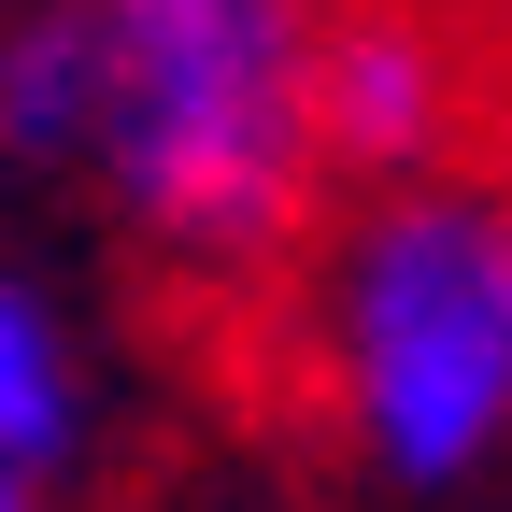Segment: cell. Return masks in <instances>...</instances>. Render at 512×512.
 Masks as SVG:
<instances>
[{"label":"cell","instance_id":"7a4b0ae2","mask_svg":"<svg viewBox=\"0 0 512 512\" xmlns=\"http://www.w3.org/2000/svg\"><path fill=\"white\" fill-rule=\"evenodd\" d=\"M299 356L342 456L399 498H456L512 456V185L413 171L356 185V214L299 271Z\"/></svg>","mask_w":512,"mask_h":512},{"label":"cell","instance_id":"8992f818","mask_svg":"<svg viewBox=\"0 0 512 512\" xmlns=\"http://www.w3.org/2000/svg\"><path fill=\"white\" fill-rule=\"evenodd\" d=\"M0 512H43V470H15V456H0Z\"/></svg>","mask_w":512,"mask_h":512},{"label":"cell","instance_id":"277c9868","mask_svg":"<svg viewBox=\"0 0 512 512\" xmlns=\"http://www.w3.org/2000/svg\"><path fill=\"white\" fill-rule=\"evenodd\" d=\"M86 441H100V370H86V342H72V313L0 256V456L57 484Z\"/></svg>","mask_w":512,"mask_h":512},{"label":"cell","instance_id":"5b68a950","mask_svg":"<svg viewBox=\"0 0 512 512\" xmlns=\"http://www.w3.org/2000/svg\"><path fill=\"white\" fill-rule=\"evenodd\" d=\"M0 171H86V29H72V0L0 29Z\"/></svg>","mask_w":512,"mask_h":512},{"label":"cell","instance_id":"6da1fadb","mask_svg":"<svg viewBox=\"0 0 512 512\" xmlns=\"http://www.w3.org/2000/svg\"><path fill=\"white\" fill-rule=\"evenodd\" d=\"M86 29V171L100 214L171 285H271L313 242V0H72Z\"/></svg>","mask_w":512,"mask_h":512},{"label":"cell","instance_id":"3957f363","mask_svg":"<svg viewBox=\"0 0 512 512\" xmlns=\"http://www.w3.org/2000/svg\"><path fill=\"white\" fill-rule=\"evenodd\" d=\"M313 171L328 185H413V171H470L484 143V43L441 0H313Z\"/></svg>","mask_w":512,"mask_h":512}]
</instances>
